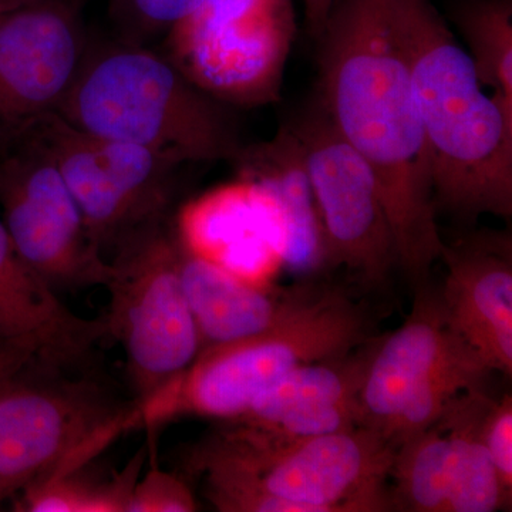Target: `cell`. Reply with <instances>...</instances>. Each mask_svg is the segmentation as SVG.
Segmentation results:
<instances>
[{
  "label": "cell",
  "instance_id": "20",
  "mask_svg": "<svg viewBox=\"0 0 512 512\" xmlns=\"http://www.w3.org/2000/svg\"><path fill=\"white\" fill-rule=\"evenodd\" d=\"M453 478V439L437 420L396 447L390 471L393 510L447 512Z\"/></svg>",
  "mask_w": 512,
  "mask_h": 512
},
{
  "label": "cell",
  "instance_id": "10",
  "mask_svg": "<svg viewBox=\"0 0 512 512\" xmlns=\"http://www.w3.org/2000/svg\"><path fill=\"white\" fill-rule=\"evenodd\" d=\"M0 218L20 258L53 291L109 282L111 266L33 128L0 150Z\"/></svg>",
  "mask_w": 512,
  "mask_h": 512
},
{
  "label": "cell",
  "instance_id": "17",
  "mask_svg": "<svg viewBox=\"0 0 512 512\" xmlns=\"http://www.w3.org/2000/svg\"><path fill=\"white\" fill-rule=\"evenodd\" d=\"M181 248V276L201 350L252 338L275 328L308 295L265 291L218 262L191 251L183 242Z\"/></svg>",
  "mask_w": 512,
  "mask_h": 512
},
{
  "label": "cell",
  "instance_id": "2",
  "mask_svg": "<svg viewBox=\"0 0 512 512\" xmlns=\"http://www.w3.org/2000/svg\"><path fill=\"white\" fill-rule=\"evenodd\" d=\"M386 2L412 74L437 212L510 218L512 111L485 89L430 0Z\"/></svg>",
  "mask_w": 512,
  "mask_h": 512
},
{
  "label": "cell",
  "instance_id": "14",
  "mask_svg": "<svg viewBox=\"0 0 512 512\" xmlns=\"http://www.w3.org/2000/svg\"><path fill=\"white\" fill-rule=\"evenodd\" d=\"M439 289L447 323L491 372L512 373L511 242L480 234L444 247Z\"/></svg>",
  "mask_w": 512,
  "mask_h": 512
},
{
  "label": "cell",
  "instance_id": "6",
  "mask_svg": "<svg viewBox=\"0 0 512 512\" xmlns=\"http://www.w3.org/2000/svg\"><path fill=\"white\" fill-rule=\"evenodd\" d=\"M32 359L0 386V507L89 464L131 430L136 403L96 377Z\"/></svg>",
  "mask_w": 512,
  "mask_h": 512
},
{
  "label": "cell",
  "instance_id": "4",
  "mask_svg": "<svg viewBox=\"0 0 512 512\" xmlns=\"http://www.w3.org/2000/svg\"><path fill=\"white\" fill-rule=\"evenodd\" d=\"M231 109L163 53L116 40L90 45L57 114L90 136L205 164L232 163L244 147Z\"/></svg>",
  "mask_w": 512,
  "mask_h": 512
},
{
  "label": "cell",
  "instance_id": "28",
  "mask_svg": "<svg viewBox=\"0 0 512 512\" xmlns=\"http://www.w3.org/2000/svg\"><path fill=\"white\" fill-rule=\"evenodd\" d=\"M43 2H55V0H0V15ZM76 2H84V0H76Z\"/></svg>",
  "mask_w": 512,
  "mask_h": 512
},
{
  "label": "cell",
  "instance_id": "8",
  "mask_svg": "<svg viewBox=\"0 0 512 512\" xmlns=\"http://www.w3.org/2000/svg\"><path fill=\"white\" fill-rule=\"evenodd\" d=\"M35 130L55 158L90 237L107 262L128 241L174 220L185 161L90 136L57 113Z\"/></svg>",
  "mask_w": 512,
  "mask_h": 512
},
{
  "label": "cell",
  "instance_id": "22",
  "mask_svg": "<svg viewBox=\"0 0 512 512\" xmlns=\"http://www.w3.org/2000/svg\"><path fill=\"white\" fill-rule=\"evenodd\" d=\"M457 25L478 79L512 111V12L507 0H488L461 9Z\"/></svg>",
  "mask_w": 512,
  "mask_h": 512
},
{
  "label": "cell",
  "instance_id": "3",
  "mask_svg": "<svg viewBox=\"0 0 512 512\" xmlns=\"http://www.w3.org/2000/svg\"><path fill=\"white\" fill-rule=\"evenodd\" d=\"M188 456L205 497L222 512H380L393 510L396 446L379 431L352 430L278 439L232 423Z\"/></svg>",
  "mask_w": 512,
  "mask_h": 512
},
{
  "label": "cell",
  "instance_id": "26",
  "mask_svg": "<svg viewBox=\"0 0 512 512\" xmlns=\"http://www.w3.org/2000/svg\"><path fill=\"white\" fill-rule=\"evenodd\" d=\"M39 356V346L32 340L0 339V386Z\"/></svg>",
  "mask_w": 512,
  "mask_h": 512
},
{
  "label": "cell",
  "instance_id": "12",
  "mask_svg": "<svg viewBox=\"0 0 512 512\" xmlns=\"http://www.w3.org/2000/svg\"><path fill=\"white\" fill-rule=\"evenodd\" d=\"M84 2L55 0L0 15V150L57 113L89 52Z\"/></svg>",
  "mask_w": 512,
  "mask_h": 512
},
{
  "label": "cell",
  "instance_id": "18",
  "mask_svg": "<svg viewBox=\"0 0 512 512\" xmlns=\"http://www.w3.org/2000/svg\"><path fill=\"white\" fill-rule=\"evenodd\" d=\"M232 163L268 195L284 237L282 258L295 266L323 259L322 234L301 141L291 124L272 140L242 147Z\"/></svg>",
  "mask_w": 512,
  "mask_h": 512
},
{
  "label": "cell",
  "instance_id": "16",
  "mask_svg": "<svg viewBox=\"0 0 512 512\" xmlns=\"http://www.w3.org/2000/svg\"><path fill=\"white\" fill-rule=\"evenodd\" d=\"M106 338V316L82 318L64 306L20 258L0 218V339L32 340L39 346L37 360L80 367Z\"/></svg>",
  "mask_w": 512,
  "mask_h": 512
},
{
  "label": "cell",
  "instance_id": "24",
  "mask_svg": "<svg viewBox=\"0 0 512 512\" xmlns=\"http://www.w3.org/2000/svg\"><path fill=\"white\" fill-rule=\"evenodd\" d=\"M197 500L183 478L153 466L138 478L127 512H192Z\"/></svg>",
  "mask_w": 512,
  "mask_h": 512
},
{
  "label": "cell",
  "instance_id": "25",
  "mask_svg": "<svg viewBox=\"0 0 512 512\" xmlns=\"http://www.w3.org/2000/svg\"><path fill=\"white\" fill-rule=\"evenodd\" d=\"M481 436L505 494L512 498V397L491 400L481 423Z\"/></svg>",
  "mask_w": 512,
  "mask_h": 512
},
{
  "label": "cell",
  "instance_id": "1",
  "mask_svg": "<svg viewBox=\"0 0 512 512\" xmlns=\"http://www.w3.org/2000/svg\"><path fill=\"white\" fill-rule=\"evenodd\" d=\"M316 39L320 104L375 173L399 265L424 284L446 244L412 74L386 0H335Z\"/></svg>",
  "mask_w": 512,
  "mask_h": 512
},
{
  "label": "cell",
  "instance_id": "23",
  "mask_svg": "<svg viewBox=\"0 0 512 512\" xmlns=\"http://www.w3.org/2000/svg\"><path fill=\"white\" fill-rule=\"evenodd\" d=\"M204 0H110V16L126 45L151 47L178 23L200 8Z\"/></svg>",
  "mask_w": 512,
  "mask_h": 512
},
{
  "label": "cell",
  "instance_id": "19",
  "mask_svg": "<svg viewBox=\"0 0 512 512\" xmlns=\"http://www.w3.org/2000/svg\"><path fill=\"white\" fill-rule=\"evenodd\" d=\"M490 402L483 387L468 390L454 399L439 419L454 443L453 490L447 512L510 510L512 498L505 494L481 436Z\"/></svg>",
  "mask_w": 512,
  "mask_h": 512
},
{
  "label": "cell",
  "instance_id": "15",
  "mask_svg": "<svg viewBox=\"0 0 512 512\" xmlns=\"http://www.w3.org/2000/svg\"><path fill=\"white\" fill-rule=\"evenodd\" d=\"M377 342L366 340L346 355L296 367L232 421L285 440L359 427L360 393Z\"/></svg>",
  "mask_w": 512,
  "mask_h": 512
},
{
  "label": "cell",
  "instance_id": "13",
  "mask_svg": "<svg viewBox=\"0 0 512 512\" xmlns=\"http://www.w3.org/2000/svg\"><path fill=\"white\" fill-rule=\"evenodd\" d=\"M473 363L484 365L448 325L439 291L419 285L409 318L377 342L360 393V426L383 436L419 387L446 370Z\"/></svg>",
  "mask_w": 512,
  "mask_h": 512
},
{
  "label": "cell",
  "instance_id": "5",
  "mask_svg": "<svg viewBox=\"0 0 512 512\" xmlns=\"http://www.w3.org/2000/svg\"><path fill=\"white\" fill-rule=\"evenodd\" d=\"M359 306L338 292L306 295L275 328L261 335L202 349L173 382L136 403L134 429L180 417L232 421L291 370L333 359L366 342Z\"/></svg>",
  "mask_w": 512,
  "mask_h": 512
},
{
  "label": "cell",
  "instance_id": "11",
  "mask_svg": "<svg viewBox=\"0 0 512 512\" xmlns=\"http://www.w3.org/2000/svg\"><path fill=\"white\" fill-rule=\"evenodd\" d=\"M291 126L311 181L323 259L345 266L363 284L383 285L399 258L375 173L322 104Z\"/></svg>",
  "mask_w": 512,
  "mask_h": 512
},
{
  "label": "cell",
  "instance_id": "27",
  "mask_svg": "<svg viewBox=\"0 0 512 512\" xmlns=\"http://www.w3.org/2000/svg\"><path fill=\"white\" fill-rule=\"evenodd\" d=\"M335 0H303L306 22L313 37H318L328 19Z\"/></svg>",
  "mask_w": 512,
  "mask_h": 512
},
{
  "label": "cell",
  "instance_id": "9",
  "mask_svg": "<svg viewBox=\"0 0 512 512\" xmlns=\"http://www.w3.org/2000/svg\"><path fill=\"white\" fill-rule=\"evenodd\" d=\"M292 0H204L170 30L163 55L231 107L275 103L295 39Z\"/></svg>",
  "mask_w": 512,
  "mask_h": 512
},
{
  "label": "cell",
  "instance_id": "21",
  "mask_svg": "<svg viewBox=\"0 0 512 512\" xmlns=\"http://www.w3.org/2000/svg\"><path fill=\"white\" fill-rule=\"evenodd\" d=\"M148 448H138L119 473L111 477L86 473L87 464L30 485L16 495L23 512H127L128 501L146 464Z\"/></svg>",
  "mask_w": 512,
  "mask_h": 512
},
{
  "label": "cell",
  "instance_id": "7",
  "mask_svg": "<svg viewBox=\"0 0 512 512\" xmlns=\"http://www.w3.org/2000/svg\"><path fill=\"white\" fill-rule=\"evenodd\" d=\"M175 221L128 241L109 261V338L124 350L134 402L160 392L201 350L183 276Z\"/></svg>",
  "mask_w": 512,
  "mask_h": 512
}]
</instances>
